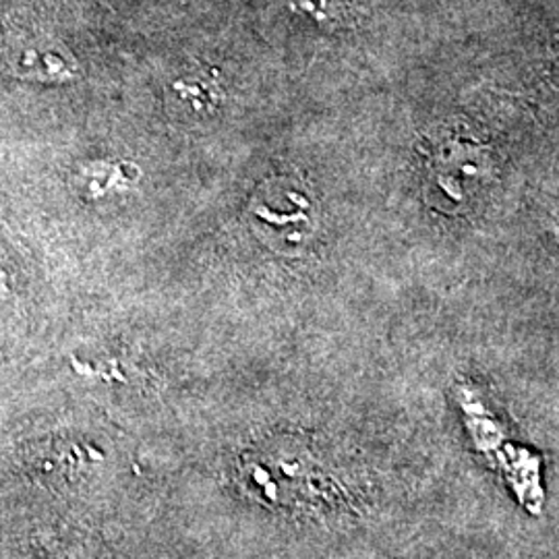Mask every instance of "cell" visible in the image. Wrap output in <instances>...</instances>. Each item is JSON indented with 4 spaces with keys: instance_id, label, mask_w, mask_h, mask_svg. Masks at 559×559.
<instances>
[{
    "instance_id": "obj_1",
    "label": "cell",
    "mask_w": 559,
    "mask_h": 559,
    "mask_svg": "<svg viewBox=\"0 0 559 559\" xmlns=\"http://www.w3.org/2000/svg\"><path fill=\"white\" fill-rule=\"evenodd\" d=\"M7 60L20 78L29 80L57 83L73 80L78 75V64L73 57L48 40L32 38L21 44H11Z\"/></svg>"
},
{
    "instance_id": "obj_2",
    "label": "cell",
    "mask_w": 559,
    "mask_h": 559,
    "mask_svg": "<svg viewBox=\"0 0 559 559\" xmlns=\"http://www.w3.org/2000/svg\"><path fill=\"white\" fill-rule=\"evenodd\" d=\"M133 182V177L124 173L120 164H104L94 162L81 168L78 175V187L85 200H102L115 191H122Z\"/></svg>"
}]
</instances>
